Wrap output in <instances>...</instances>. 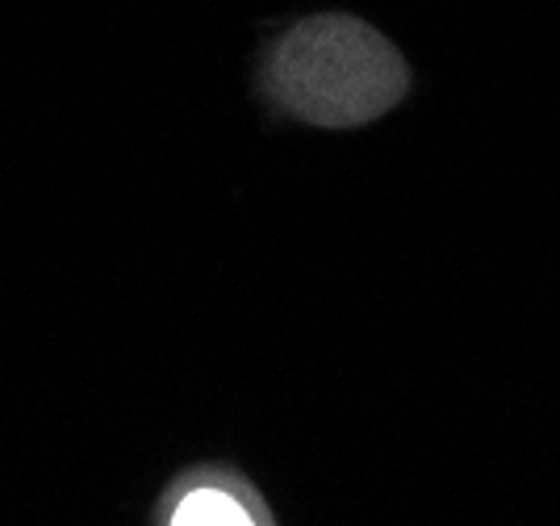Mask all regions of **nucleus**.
I'll use <instances>...</instances> for the list:
<instances>
[{
	"mask_svg": "<svg viewBox=\"0 0 560 526\" xmlns=\"http://www.w3.org/2000/svg\"><path fill=\"white\" fill-rule=\"evenodd\" d=\"M268 96L310 126H364L389 114L410 89L406 63L355 17H310L289 30L264 68Z\"/></svg>",
	"mask_w": 560,
	"mask_h": 526,
	"instance_id": "obj_1",
	"label": "nucleus"
},
{
	"mask_svg": "<svg viewBox=\"0 0 560 526\" xmlns=\"http://www.w3.org/2000/svg\"><path fill=\"white\" fill-rule=\"evenodd\" d=\"M164 526H272L247 484L201 477L167 498Z\"/></svg>",
	"mask_w": 560,
	"mask_h": 526,
	"instance_id": "obj_2",
	"label": "nucleus"
}]
</instances>
